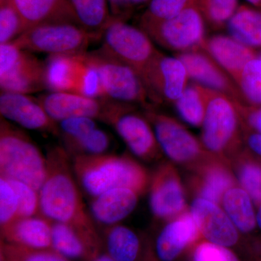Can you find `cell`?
Instances as JSON below:
<instances>
[{
    "label": "cell",
    "instance_id": "cell-1",
    "mask_svg": "<svg viewBox=\"0 0 261 261\" xmlns=\"http://www.w3.org/2000/svg\"><path fill=\"white\" fill-rule=\"evenodd\" d=\"M70 157L63 147L48 152L47 176L39 190L40 215L54 222L97 232L75 181Z\"/></svg>",
    "mask_w": 261,
    "mask_h": 261
},
{
    "label": "cell",
    "instance_id": "cell-2",
    "mask_svg": "<svg viewBox=\"0 0 261 261\" xmlns=\"http://www.w3.org/2000/svg\"><path fill=\"white\" fill-rule=\"evenodd\" d=\"M77 182L93 197L115 188H128L140 196L149 188L150 176L146 168L127 154H103L72 157Z\"/></svg>",
    "mask_w": 261,
    "mask_h": 261
},
{
    "label": "cell",
    "instance_id": "cell-3",
    "mask_svg": "<svg viewBox=\"0 0 261 261\" xmlns=\"http://www.w3.org/2000/svg\"><path fill=\"white\" fill-rule=\"evenodd\" d=\"M47 173V157L27 134L1 117L0 176L23 182L39 192Z\"/></svg>",
    "mask_w": 261,
    "mask_h": 261
},
{
    "label": "cell",
    "instance_id": "cell-4",
    "mask_svg": "<svg viewBox=\"0 0 261 261\" xmlns=\"http://www.w3.org/2000/svg\"><path fill=\"white\" fill-rule=\"evenodd\" d=\"M201 142L211 154L230 163L245 147L243 123L237 102L224 94L207 89V105Z\"/></svg>",
    "mask_w": 261,
    "mask_h": 261
},
{
    "label": "cell",
    "instance_id": "cell-5",
    "mask_svg": "<svg viewBox=\"0 0 261 261\" xmlns=\"http://www.w3.org/2000/svg\"><path fill=\"white\" fill-rule=\"evenodd\" d=\"M102 36L91 33L70 21H53L39 24L25 30L13 42L29 53L48 56L80 55Z\"/></svg>",
    "mask_w": 261,
    "mask_h": 261
},
{
    "label": "cell",
    "instance_id": "cell-6",
    "mask_svg": "<svg viewBox=\"0 0 261 261\" xmlns=\"http://www.w3.org/2000/svg\"><path fill=\"white\" fill-rule=\"evenodd\" d=\"M143 112L153 128L163 154L173 164L190 171L214 156L176 118L156 111L152 104L144 108Z\"/></svg>",
    "mask_w": 261,
    "mask_h": 261
},
{
    "label": "cell",
    "instance_id": "cell-7",
    "mask_svg": "<svg viewBox=\"0 0 261 261\" xmlns=\"http://www.w3.org/2000/svg\"><path fill=\"white\" fill-rule=\"evenodd\" d=\"M138 106L106 99L102 122L111 125L136 157L153 162L163 152L152 125Z\"/></svg>",
    "mask_w": 261,
    "mask_h": 261
},
{
    "label": "cell",
    "instance_id": "cell-8",
    "mask_svg": "<svg viewBox=\"0 0 261 261\" xmlns=\"http://www.w3.org/2000/svg\"><path fill=\"white\" fill-rule=\"evenodd\" d=\"M101 39V50L129 65L140 75L159 51L143 29L120 19L111 18Z\"/></svg>",
    "mask_w": 261,
    "mask_h": 261
},
{
    "label": "cell",
    "instance_id": "cell-9",
    "mask_svg": "<svg viewBox=\"0 0 261 261\" xmlns=\"http://www.w3.org/2000/svg\"><path fill=\"white\" fill-rule=\"evenodd\" d=\"M86 55L99 71L106 99L141 106L143 108L152 104L140 75L129 65L100 49Z\"/></svg>",
    "mask_w": 261,
    "mask_h": 261
},
{
    "label": "cell",
    "instance_id": "cell-10",
    "mask_svg": "<svg viewBox=\"0 0 261 261\" xmlns=\"http://www.w3.org/2000/svg\"><path fill=\"white\" fill-rule=\"evenodd\" d=\"M141 29L153 42L176 54L202 49L206 39L203 18L194 5L168 20L141 22Z\"/></svg>",
    "mask_w": 261,
    "mask_h": 261
},
{
    "label": "cell",
    "instance_id": "cell-11",
    "mask_svg": "<svg viewBox=\"0 0 261 261\" xmlns=\"http://www.w3.org/2000/svg\"><path fill=\"white\" fill-rule=\"evenodd\" d=\"M44 62L14 42L0 44V88L31 94L46 90Z\"/></svg>",
    "mask_w": 261,
    "mask_h": 261
},
{
    "label": "cell",
    "instance_id": "cell-12",
    "mask_svg": "<svg viewBox=\"0 0 261 261\" xmlns=\"http://www.w3.org/2000/svg\"><path fill=\"white\" fill-rule=\"evenodd\" d=\"M148 189L149 208L154 219L167 223L190 210L181 176L171 161L156 168Z\"/></svg>",
    "mask_w": 261,
    "mask_h": 261
},
{
    "label": "cell",
    "instance_id": "cell-13",
    "mask_svg": "<svg viewBox=\"0 0 261 261\" xmlns=\"http://www.w3.org/2000/svg\"><path fill=\"white\" fill-rule=\"evenodd\" d=\"M149 101L154 103H173L181 97L188 86L186 67L176 56L158 53L141 73Z\"/></svg>",
    "mask_w": 261,
    "mask_h": 261
},
{
    "label": "cell",
    "instance_id": "cell-14",
    "mask_svg": "<svg viewBox=\"0 0 261 261\" xmlns=\"http://www.w3.org/2000/svg\"><path fill=\"white\" fill-rule=\"evenodd\" d=\"M202 238L211 243L244 250L246 242L219 204L202 198H195L190 207Z\"/></svg>",
    "mask_w": 261,
    "mask_h": 261
},
{
    "label": "cell",
    "instance_id": "cell-15",
    "mask_svg": "<svg viewBox=\"0 0 261 261\" xmlns=\"http://www.w3.org/2000/svg\"><path fill=\"white\" fill-rule=\"evenodd\" d=\"M187 181L195 198L205 199L220 205L226 191L239 185L230 163L216 155L188 171Z\"/></svg>",
    "mask_w": 261,
    "mask_h": 261
},
{
    "label": "cell",
    "instance_id": "cell-16",
    "mask_svg": "<svg viewBox=\"0 0 261 261\" xmlns=\"http://www.w3.org/2000/svg\"><path fill=\"white\" fill-rule=\"evenodd\" d=\"M195 84L224 94L235 102L246 105L238 84L204 49L175 54Z\"/></svg>",
    "mask_w": 261,
    "mask_h": 261
},
{
    "label": "cell",
    "instance_id": "cell-17",
    "mask_svg": "<svg viewBox=\"0 0 261 261\" xmlns=\"http://www.w3.org/2000/svg\"><path fill=\"white\" fill-rule=\"evenodd\" d=\"M1 117L27 129L38 130L58 137V123L46 112L38 98L31 94L1 91Z\"/></svg>",
    "mask_w": 261,
    "mask_h": 261
},
{
    "label": "cell",
    "instance_id": "cell-18",
    "mask_svg": "<svg viewBox=\"0 0 261 261\" xmlns=\"http://www.w3.org/2000/svg\"><path fill=\"white\" fill-rule=\"evenodd\" d=\"M200 229L190 210L166 223L154 243L161 261H179L187 257L202 240Z\"/></svg>",
    "mask_w": 261,
    "mask_h": 261
},
{
    "label": "cell",
    "instance_id": "cell-19",
    "mask_svg": "<svg viewBox=\"0 0 261 261\" xmlns=\"http://www.w3.org/2000/svg\"><path fill=\"white\" fill-rule=\"evenodd\" d=\"M53 249L73 261H90L103 251L102 238L61 222L51 221Z\"/></svg>",
    "mask_w": 261,
    "mask_h": 261
},
{
    "label": "cell",
    "instance_id": "cell-20",
    "mask_svg": "<svg viewBox=\"0 0 261 261\" xmlns=\"http://www.w3.org/2000/svg\"><path fill=\"white\" fill-rule=\"evenodd\" d=\"M49 116L56 121L73 117H89L102 121L106 99H93L65 92H49L38 97Z\"/></svg>",
    "mask_w": 261,
    "mask_h": 261
},
{
    "label": "cell",
    "instance_id": "cell-21",
    "mask_svg": "<svg viewBox=\"0 0 261 261\" xmlns=\"http://www.w3.org/2000/svg\"><path fill=\"white\" fill-rule=\"evenodd\" d=\"M85 54L48 56L44 61L46 90L78 94L87 65Z\"/></svg>",
    "mask_w": 261,
    "mask_h": 261
},
{
    "label": "cell",
    "instance_id": "cell-22",
    "mask_svg": "<svg viewBox=\"0 0 261 261\" xmlns=\"http://www.w3.org/2000/svg\"><path fill=\"white\" fill-rule=\"evenodd\" d=\"M0 231L5 243L35 250L53 249L51 221L44 216L17 218Z\"/></svg>",
    "mask_w": 261,
    "mask_h": 261
},
{
    "label": "cell",
    "instance_id": "cell-23",
    "mask_svg": "<svg viewBox=\"0 0 261 261\" xmlns=\"http://www.w3.org/2000/svg\"><path fill=\"white\" fill-rule=\"evenodd\" d=\"M204 49L238 84L245 65L257 54L230 36L218 35L206 38Z\"/></svg>",
    "mask_w": 261,
    "mask_h": 261
},
{
    "label": "cell",
    "instance_id": "cell-24",
    "mask_svg": "<svg viewBox=\"0 0 261 261\" xmlns=\"http://www.w3.org/2000/svg\"><path fill=\"white\" fill-rule=\"evenodd\" d=\"M140 195L128 188H115L92 198L90 205L92 219L107 226L118 224L136 208Z\"/></svg>",
    "mask_w": 261,
    "mask_h": 261
},
{
    "label": "cell",
    "instance_id": "cell-25",
    "mask_svg": "<svg viewBox=\"0 0 261 261\" xmlns=\"http://www.w3.org/2000/svg\"><path fill=\"white\" fill-rule=\"evenodd\" d=\"M10 1L21 17L25 30L48 22L70 21L75 23L68 0Z\"/></svg>",
    "mask_w": 261,
    "mask_h": 261
},
{
    "label": "cell",
    "instance_id": "cell-26",
    "mask_svg": "<svg viewBox=\"0 0 261 261\" xmlns=\"http://www.w3.org/2000/svg\"><path fill=\"white\" fill-rule=\"evenodd\" d=\"M101 238L103 251L117 261H138L145 247V238L123 225L105 227Z\"/></svg>",
    "mask_w": 261,
    "mask_h": 261
},
{
    "label": "cell",
    "instance_id": "cell-27",
    "mask_svg": "<svg viewBox=\"0 0 261 261\" xmlns=\"http://www.w3.org/2000/svg\"><path fill=\"white\" fill-rule=\"evenodd\" d=\"M221 206L243 236L257 227L255 204L250 195L240 185H235L223 196Z\"/></svg>",
    "mask_w": 261,
    "mask_h": 261
},
{
    "label": "cell",
    "instance_id": "cell-28",
    "mask_svg": "<svg viewBox=\"0 0 261 261\" xmlns=\"http://www.w3.org/2000/svg\"><path fill=\"white\" fill-rule=\"evenodd\" d=\"M75 23L91 33L102 35L111 20L108 0H68Z\"/></svg>",
    "mask_w": 261,
    "mask_h": 261
},
{
    "label": "cell",
    "instance_id": "cell-29",
    "mask_svg": "<svg viewBox=\"0 0 261 261\" xmlns=\"http://www.w3.org/2000/svg\"><path fill=\"white\" fill-rule=\"evenodd\" d=\"M239 185L250 195L255 207L261 202V161L244 147L230 161Z\"/></svg>",
    "mask_w": 261,
    "mask_h": 261
},
{
    "label": "cell",
    "instance_id": "cell-30",
    "mask_svg": "<svg viewBox=\"0 0 261 261\" xmlns=\"http://www.w3.org/2000/svg\"><path fill=\"white\" fill-rule=\"evenodd\" d=\"M230 37L252 49L261 48V13L239 8L227 23Z\"/></svg>",
    "mask_w": 261,
    "mask_h": 261
},
{
    "label": "cell",
    "instance_id": "cell-31",
    "mask_svg": "<svg viewBox=\"0 0 261 261\" xmlns=\"http://www.w3.org/2000/svg\"><path fill=\"white\" fill-rule=\"evenodd\" d=\"M207 105V88L197 84L188 85L181 97L173 103L182 121L200 128L203 123Z\"/></svg>",
    "mask_w": 261,
    "mask_h": 261
},
{
    "label": "cell",
    "instance_id": "cell-32",
    "mask_svg": "<svg viewBox=\"0 0 261 261\" xmlns=\"http://www.w3.org/2000/svg\"><path fill=\"white\" fill-rule=\"evenodd\" d=\"M111 145V139L109 135L97 127L82 138L65 144L63 147L70 157H74L106 154Z\"/></svg>",
    "mask_w": 261,
    "mask_h": 261
},
{
    "label": "cell",
    "instance_id": "cell-33",
    "mask_svg": "<svg viewBox=\"0 0 261 261\" xmlns=\"http://www.w3.org/2000/svg\"><path fill=\"white\" fill-rule=\"evenodd\" d=\"M0 260L3 261H73L53 249L35 250L1 241Z\"/></svg>",
    "mask_w": 261,
    "mask_h": 261
},
{
    "label": "cell",
    "instance_id": "cell-34",
    "mask_svg": "<svg viewBox=\"0 0 261 261\" xmlns=\"http://www.w3.org/2000/svg\"><path fill=\"white\" fill-rule=\"evenodd\" d=\"M238 86L246 105L261 106V59L257 56L245 65Z\"/></svg>",
    "mask_w": 261,
    "mask_h": 261
},
{
    "label": "cell",
    "instance_id": "cell-35",
    "mask_svg": "<svg viewBox=\"0 0 261 261\" xmlns=\"http://www.w3.org/2000/svg\"><path fill=\"white\" fill-rule=\"evenodd\" d=\"M194 0H150L142 23H155L173 18L192 6Z\"/></svg>",
    "mask_w": 261,
    "mask_h": 261
},
{
    "label": "cell",
    "instance_id": "cell-36",
    "mask_svg": "<svg viewBox=\"0 0 261 261\" xmlns=\"http://www.w3.org/2000/svg\"><path fill=\"white\" fill-rule=\"evenodd\" d=\"M187 258L188 261H241L232 249L211 243L205 239L196 244Z\"/></svg>",
    "mask_w": 261,
    "mask_h": 261
},
{
    "label": "cell",
    "instance_id": "cell-37",
    "mask_svg": "<svg viewBox=\"0 0 261 261\" xmlns=\"http://www.w3.org/2000/svg\"><path fill=\"white\" fill-rule=\"evenodd\" d=\"M25 31L23 20L10 1L0 4V44L13 42Z\"/></svg>",
    "mask_w": 261,
    "mask_h": 261
},
{
    "label": "cell",
    "instance_id": "cell-38",
    "mask_svg": "<svg viewBox=\"0 0 261 261\" xmlns=\"http://www.w3.org/2000/svg\"><path fill=\"white\" fill-rule=\"evenodd\" d=\"M58 123V137H61L64 145L82 138L98 127L97 120L89 117H73Z\"/></svg>",
    "mask_w": 261,
    "mask_h": 261
},
{
    "label": "cell",
    "instance_id": "cell-39",
    "mask_svg": "<svg viewBox=\"0 0 261 261\" xmlns=\"http://www.w3.org/2000/svg\"><path fill=\"white\" fill-rule=\"evenodd\" d=\"M7 179L13 186L18 196V218L41 216L39 192L23 182Z\"/></svg>",
    "mask_w": 261,
    "mask_h": 261
},
{
    "label": "cell",
    "instance_id": "cell-40",
    "mask_svg": "<svg viewBox=\"0 0 261 261\" xmlns=\"http://www.w3.org/2000/svg\"><path fill=\"white\" fill-rule=\"evenodd\" d=\"M18 196L9 181L0 177V228L18 218Z\"/></svg>",
    "mask_w": 261,
    "mask_h": 261
},
{
    "label": "cell",
    "instance_id": "cell-41",
    "mask_svg": "<svg viewBox=\"0 0 261 261\" xmlns=\"http://www.w3.org/2000/svg\"><path fill=\"white\" fill-rule=\"evenodd\" d=\"M238 0H203L204 11L211 23L221 27L238 10Z\"/></svg>",
    "mask_w": 261,
    "mask_h": 261
},
{
    "label": "cell",
    "instance_id": "cell-42",
    "mask_svg": "<svg viewBox=\"0 0 261 261\" xmlns=\"http://www.w3.org/2000/svg\"><path fill=\"white\" fill-rule=\"evenodd\" d=\"M87 65L81 82L78 94L93 99H106L100 75L95 65L89 61L85 54Z\"/></svg>",
    "mask_w": 261,
    "mask_h": 261
},
{
    "label": "cell",
    "instance_id": "cell-43",
    "mask_svg": "<svg viewBox=\"0 0 261 261\" xmlns=\"http://www.w3.org/2000/svg\"><path fill=\"white\" fill-rule=\"evenodd\" d=\"M243 126L261 135V106H252L237 103Z\"/></svg>",
    "mask_w": 261,
    "mask_h": 261
},
{
    "label": "cell",
    "instance_id": "cell-44",
    "mask_svg": "<svg viewBox=\"0 0 261 261\" xmlns=\"http://www.w3.org/2000/svg\"><path fill=\"white\" fill-rule=\"evenodd\" d=\"M150 0H108L112 18L125 20L127 15L135 8L149 3Z\"/></svg>",
    "mask_w": 261,
    "mask_h": 261
},
{
    "label": "cell",
    "instance_id": "cell-45",
    "mask_svg": "<svg viewBox=\"0 0 261 261\" xmlns=\"http://www.w3.org/2000/svg\"><path fill=\"white\" fill-rule=\"evenodd\" d=\"M243 140L245 148L261 161V135L243 126Z\"/></svg>",
    "mask_w": 261,
    "mask_h": 261
},
{
    "label": "cell",
    "instance_id": "cell-46",
    "mask_svg": "<svg viewBox=\"0 0 261 261\" xmlns=\"http://www.w3.org/2000/svg\"><path fill=\"white\" fill-rule=\"evenodd\" d=\"M138 261H161L154 250L153 242L148 238H145L143 252Z\"/></svg>",
    "mask_w": 261,
    "mask_h": 261
},
{
    "label": "cell",
    "instance_id": "cell-47",
    "mask_svg": "<svg viewBox=\"0 0 261 261\" xmlns=\"http://www.w3.org/2000/svg\"><path fill=\"white\" fill-rule=\"evenodd\" d=\"M247 257L250 261H261V245L252 250Z\"/></svg>",
    "mask_w": 261,
    "mask_h": 261
},
{
    "label": "cell",
    "instance_id": "cell-48",
    "mask_svg": "<svg viewBox=\"0 0 261 261\" xmlns=\"http://www.w3.org/2000/svg\"><path fill=\"white\" fill-rule=\"evenodd\" d=\"M90 261H117L106 254L104 251L94 256Z\"/></svg>",
    "mask_w": 261,
    "mask_h": 261
},
{
    "label": "cell",
    "instance_id": "cell-49",
    "mask_svg": "<svg viewBox=\"0 0 261 261\" xmlns=\"http://www.w3.org/2000/svg\"><path fill=\"white\" fill-rule=\"evenodd\" d=\"M256 216L257 227L261 230V202L257 207Z\"/></svg>",
    "mask_w": 261,
    "mask_h": 261
},
{
    "label": "cell",
    "instance_id": "cell-50",
    "mask_svg": "<svg viewBox=\"0 0 261 261\" xmlns=\"http://www.w3.org/2000/svg\"><path fill=\"white\" fill-rule=\"evenodd\" d=\"M247 3L255 6H260L261 0H245Z\"/></svg>",
    "mask_w": 261,
    "mask_h": 261
},
{
    "label": "cell",
    "instance_id": "cell-51",
    "mask_svg": "<svg viewBox=\"0 0 261 261\" xmlns=\"http://www.w3.org/2000/svg\"><path fill=\"white\" fill-rule=\"evenodd\" d=\"M8 1H10V0H0V4H3V3H7Z\"/></svg>",
    "mask_w": 261,
    "mask_h": 261
},
{
    "label": "cell",
    "instance_id": "cell-52",
    "mask_svg": "<svg viewBox=\"0 0 261 261\" xmlns=\"http://www.w3.org/2000/svg\"><path fill=\"white\" fill-rule=\"evenodd\" d=\"M257 57H258V58H260L261 59V53H259V54H257Z\"/></svg>",
    "mask_w": 261,
    "mask_h": 261
},
{
    "label": "cell",
    "instance_id": "cell-53",
    "mask_svg": "<svg viewBox=\"0 0 261 261\" xmlns=\"http://www.w3.org/2000/svg\"><path fill=\"white\" fill-rule=\"evenodd\" d=\"M0 261H3V260H0Z\"/></svg>",
    "mask_w": 261,
    "mask_h": 261
}]
</instances>
